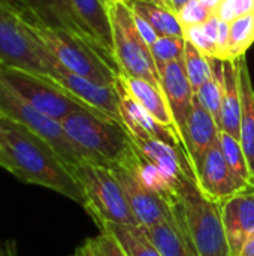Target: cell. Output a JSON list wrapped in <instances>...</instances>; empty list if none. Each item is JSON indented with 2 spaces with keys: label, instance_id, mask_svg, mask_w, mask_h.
<instances>
[{
  "label": "cell",
  "instance_id": "16",
  "mask_svg": "<svg viewBox=\"0 0 254 256\" xmlns=\"http://www.w3.org/2000/svg\"><path fill=\"white\" fill-rule=\"evenodd\" d=\"M159 74H160L162 88L169 102L180 138L183 141L187 118L190 116L193 98H195L193 88L190 86V81H189V76L186 72L184 58L165 64L159 70Z\"/></svg>",
  "mask_w": 254,
  "mask_h": 256
},
{
  "label": "cell",
  "instance_id": "30",
  "mask_svg": "<svg viewBox=\"0 0 254 256\" xmlns=\"http://www.w3.org/2000/svg\"><path fill=\"white\" fill-rule=\"evenodd\" d=\"M151 54L160 70L165 64L183 60L186 51V39L184 38H172V36H159L157 40L150 45Z\"/></svg>",
  "mask_w": 254,
  "mask_h": 256
},
{
  "label": "cell",
  "instance_id": "1",
  "mask_svg": "<svg viewBox=\"0 0 254 256\" xmlns=\"http://www.w3.org/2000/svg\"><path fill=\"white\" fill-rule=\"evenodd\" d=\"M0 166L22 183L51 189L84 207L82 189L63 159L36 134L0 114Z\"/></svg>",
  "mask_w": 254,
  "mask_h": 256
},
{
  "label": "cell",
  "instance_id": "15",
  "mask_svg": "<svg viewBox=\"0 0 254 256\" xmlns=\"http://www.w3.org/2000/svg\"><path fill=\"white\" fill-rule=\"evenodd\" d=\"M130 136L138 152L166 177L175 182L195 180V172L184 147H174L151 136H136L132 134Z\"/></svg>",
  "mask_w": 254,
  "mask_h": 256
},
{
  "label": "cell",
  "instance_id": "34",
  "mask_svg": "<svg viewBox=\"0 0 254 256\" xmlns=\"http://www.w3.org/2000/svg\"><path fill=\"white\" fill-rule=\"evenodd\" d=\"M94 242L103 256H127L117 243V240L108 232H100L97 237H94Z\"/></svg>",
  "mask_w": 254,
  "mask_h": 256
},
{
  "label": "cell",
  "instance_id": "32",
  "mask_svg": "<svg viewBox=\"0 0 254 256\" xmlns=\"http://www.w3.org/2000/svg\"><path fill=\"white\" fill-rule=\"evenodd\" d=\"M183 38L187 42L193 44L205 56H208L211 58H216V45L207 36L204 24H195V26L183 27Z\"/></svg>",
  "mask_w": 254,
  "mask_h": 256
},
{
  "label": "cell",
  "instance_id": "12",
  "mask_svg": "<svg viewBox=\"0 0 254 256\" xmlns=\"http://www.w3.org/2000/svg\"><path fill=\"white\" fill-rule=\"evenodd\" d=\"M112 171L121 184L127 202L141 226H154L174 219L171 201L138 182L127 171L120 168H114Z\"/></svg>",
  "mask_w": 254,
  "mask_h": 256
},
{
  "label": "cell",
  "instance_id": "33",
  "mask_svg": "<svg viewBox=\"0 0 254 256\" xmlns=\"http://www.w3.org/2000/svg\"><path fill=\"white\" fill-rule=\"evenodd\" d=\"M252 12H254V0H223L216 10V15L226 22H232Z\"/></svg>",
  "mask_w": 254,
  "mask_h": 256
},
{
  "label": "cell",
  "instance_id": "4",
  "mask_svg": "<svg viewBox=\"0 0 254 256\" xmlns=\"http://www.w3.org/2000/svg\"><path fill=\"white\" fill-rule=\"evenodd\" d=\"M70 171L82 189L84 208L97 228L108 224L139 225L111 168L84 162L70 166Z\"/></svg>",
  "mask_w": 254,
  "mask_h": 256
},
{
  "label": "cell",
  "instance_id": "29",
  "mask_svg": "<svg viewBox=\"0 0 254 256\" xmlns=\"http://www.w3.org/2000/svg\"><path fill=\"white\" fill-rule=\"evenodd\" d=\"M219 141L222 146V152L223 156L228 162V165L231 166V170L237 174V177H240L243 182H246L247 184H250L252 188H254V178L247 158L244 154V150L241 147L240 140L234 138L232 135L220 130L219 132Z\"/></svg>",
  "mask_w": 254,
  "mask_h": 256
},
{
  "label": "cell",
  "instance_id": "11",
  "mask_svg": "<svg viewBox=\"0 0 254 256\" xmlns=\"http://www.w3.org/2000/svg\"><path fill=\"white\" fill-rule=\"evenodd\" d=\"M195 182L199 190L213 202L222 204L240 192L252 189L228 165L220 141L217 140L201 158L192 160Z\"/></svg>",
  "mask_w": 254,
  "mask_h": 256
},
{
  "label": "cell",
  "instance_id": "10",
  "mask_svg": "<svg viewBox=\"0 0 254 256\" xmlns=\"http://www.w3.org/2000/svg\"><path fill=\"white\" fill-rule=\"evenodd\" d=\"M70 96H73L76 100L82 102L97 114L115 120L121 123L120 117V98L117 86H102L91 80H87L84 76H79L70 70H67L63 64L55 62V64L49 69L46 74H37Z\"/></svg>",
  "mask_w": 254,
  "mask_h": 256
},
{
  "label": "cell",
  "instance_id": "37",
  "mask_svg": "<svg viewBox=\"0 0 254 256\" xmlns=\"http://www.w3.org/2000/svg\"><path fill=\"white\" fill-rule=\"evenodd\" d=\"M0 3H3L7 8L16 10L22 18H28L30 16V4H28V0H0Z\"/></svg>",
  "mask_w": 254,
  "mask_h": 256
},
{
  "label": "cell",
  "instance_id": "26",
  "mask_svg": "<svg viewBox=\"0 0 254 256\" xmlns=\"http://www.w3.org/2000/svg\"><path fill=\"white\" fill-rule=\"evenodd\" d=\"M213 74L210 80L201 87L198 92V99L201 104L210 111L214 117L216 123L220 129V117H222V102H223V62L217 58H211Z\"/></svg>",
  "mask_w": 254,
  "mask_h": 256
},
{
  "label": "cell",
  "instance_id": "23",
  "mask_svg": "<svg viewBox=\"0 0 254 256\" xmlns=\"http://www.w3.org/2000/svg\"><path fill=\"white\" fill-rule=\"evenodd\" d=\"M241 112L243 108H241L237 60H228L223 62V102H222L220 130L240 140Z\"/></svg>",
  "mask_w": 254,
  "mask_h": 256
},
{
  "label": "cell",
  "instance_id": "40",
  "mask_svg": "<svg viewBox=\"0 0 254 256\" xmlns=\"http://www.w3.org/2000/svg\"><path fill=\"white\" fill-rule=\"evenodd\" d=\"M199 2H201L205 8H208L211 12H214V14H216V10L219 9V6L222 4V2H223V0H199Z\"/></svg>",
  "mask_w": 254,
  "mask_h": 256
},
{
  "label": "cell",
  "instance_id": "6",
  "mask_svg": "<svg viewBox=\"0 0 254 256\" xmlns=\"http://www.w3.org/2000/svg\"><path fill=\"white\" fill-rule=\"evenodd\" d=\"M67 135L82 148L94 154L105 166L117 168L133 153V141L123 123L76 111L61 120Z\"/></svg>",
  "mask_w": 254,
  "mask_h": 256
},
{
  "label": "cell",
  "instance_id": "9",
  "mask_svg": "<svg viewBox=\"0 0 254 256\" xmlns=\"http://www.w3.org/2000/svg\"><path fill=\"white\" fill-rule=\"evenodd\" d=\"M0 75L18 96H21L33 108L54 120L61 122L76 111H90L93 114H97L96 111L76 100L73 96L37 74L0 66Z\"/></svg>",
  "mask_w": 254,
  "mask_h": 256
},
{
  "label": "cell",
  "instance_id": "43",
  "mask_svg": "<svg viewBox=\"0 0 254 256\" xmlns=\"http://www.w3.org/2000/svg\"><path fill=\"white\" fill-rule=\"evenodd\" d=\"M100 2H102L103 4H108V2H109V0H100Z\"/></svg>",
  "mask_w": 254,
  "mask_h": 256
},
{
  "label": "cell",
  "instance_id": "18",
  "mask_svg": "<svg viewBox=\"0 0 254 256\" xmlns=\"http://www.w3.org/2000/svg\"><path fill=\"white\" fill-rule=\"evenodd\" d=\"M219 132L220 129L214 117L201 104L198 96H195L183 135V144L187 150L190 164L192 160L201 158L219 140Z\"/></svg>",
  "mask_w": 254,
  "mask_h": 256
},
{
  "label": "cell",
  "instance_id": "5",
  "mask_svg": "<svg viewBox=\"0 0 254 256\" xmlns=\"http://www.w3.org/2000/svg\"><path fill=\"white\" fill-rule=\"evenodd\" d=\"M0 114L25 126L39 138H42L70 168L78 164L103 165L94 154L76 144L64 130L61 122L54 120L33 108L21 96H18L0 75ZM105 166V165H103Z\"/></svg>",
  "mask_w": 254,
  "mask_h": 256
},
{
  "label": "cell",
  "instance_id": "27",
  "mask_svg": "<svg viewBox=\"0 0 254 256\" xmlns=\"http://www.w3.org/2000/svg\"><path fill=\"white\" fill-rule=\"evenodd\" d=\"M254 44V12L229 22V60L246 56Z\"/></svg>",
  "mask_w": 254,
  "mask_h": 256
},
{
  "label": "cell",
  "instance_id": "22",
  "mask_svg": "<svg viewBox=\"0 0 254 256\" xmlns=\"http://www.w3.org/2000/svg\"><path fill=\"white\" fill-rule=\"evenodd\" d=\"M237 68H238V82H240L241 108H243L240 142L254 178V87L246 56L237 58Z\"/></svg>",
  "mask_w": 254,
  "mask_h": 256
},
{
  "label": "cell",
  "instance_id": "28",
  "mask_svg": "<svg viewBox=\"0 0 254 256\" xmlns=\"http://www.w3.org/2000/svg\"><path fill=\"white\" fill-rule=\"evenodd\" d=\"M184 64H186V72H187L190 86L193 88V93L198 94L201 87L210 80V76L213 74L211 57L205 56L193 44L186 40Z\"/></svg>",
  "mask_w": 254,
  "mask_h": 256
},
{
  "label": "cell",
  "instance_id": "19",
  "mask_svg": "<svg viewBox=\"0 0 254 256\" xmlns=\"http://www.w3.org/2000/svg\"><path fill=\"white\" fill-rule=\"evenodd\" d=\"M70 3L76 16L96 40L102 52L117 66L112 54V27L106 4L100 0H70Z\"/></svg>",
  "mask_w": 254,
  "mask_h": 256
},
{
  "label": "cell",
  "instance_id": "21",
  "mask_svg": "<svg viewBox=\"0 0 254 256\" xmlns=\"http://www.w3.org/2000/svg\"><path fill=\"white\" fill-rule=\"evenodd\" d=\"M117 80L159 123H162L168 128H172L178 132L169 102H168L162 87H156L154 84H151L145 80L127 76L123 74H118Z\"/></svg>",
  "mask_w": 254,
  "mask_h": 256
},
{
  "label": "cell",
  "instance_id": "20",
  "mask_svg": "<svg viewBox=\"0 0 254 256\" xmlns=\"http://www.w3.org/2000/svg\"><path fill=\"white\" fill-rule=\"evenodd\" d=\"M142 230L162 256H199L175 210L172 220L154 226H142Z\"/></svg>",
  "mask_w": 254,
  "mask_h": 256
},
{
  "label": "cell",
  "instance_id": "41",
  "mask_svg": "<svg viewBox=\"0 0 254 256\" xmlns=\"http://www.w3.org/2000/svg\"><path fill=\"white\" fill-rule=\"evenodd\" d=\"M169 2H171V4H172V9H174V12L177 14V12H178V10H180V9H181V8L186 4L189 0H169Z\"/></svg>",
  "mask_w": 254,
  "mask_h": 256
},
{
  "label": "cell",
  "instance_id": "39",
  "mask_svg": "<svg viewBox=\"0 0 254 256\" xmlns=\"http://www.w3.org/2000/svg\"><path fill=\"white\" fill-rule=\"evenodd\" d=\"M240 256H254V232L249 237V240L246 242V244H244Z\"/></svg>",
  "mask_w": 254,
  "mask_h": 256
},
{
  "label": "cell",
  "instance_id": "8",
  "mask_svg": "<svg viewBox=\"0 0 254 256\" xmlns=\"http://www.w3.org/2000/svg\"><path fill=\"white\" fill-rule=\"evenodd\" d=\"M57 58L34 38L22 16L0 3V66L46 74Z\"/></svg>",
  "mask_w": 254,
  "mask_h": 256
},
{
  "label": "cell",
  "instance_id": "25",
  "mask_svg": "<svg viewBox=\"0 0 254 256\" xmlns=\"http://www.w3.org/2000/svg\"><path fill=\"white\" fill-rule=\"evenodd\" d=\"M132 10L145 18L159 36L183 38V27L174 10L160 6L153 0H127Z\"/></svg>",
  "mask_w": 254,
  "mask_h": 256
},
{
  "label": "cell",
  "instance_id": "7",
  "mask_svg": "<svg viewBox=\"0 0 254 256\" xmlns=\"http://www.w3.org/2000/svg\"><path fill=\"white\" fill-rule=\"evenodd\" d=\"M106 8L112 27V54L120 74L162 87L157 64L148 44L136 28L133 10L127 0H109Z\"/></svg>",
  "mask_w": 254,
  "mask_h": 256
},
{
  "label": "cell",
  "instance_id": "44",
  "mask_svg": "<svg viewBox=\"0 0 254 256\" xmlns=\"http://www.w3.org/2000/svg\"><path fill=\"white\" fill-rule=\"evenodd\" d=\"M72 256H73V255H72Z\"/></svg>",
  "mask_w": 254,
  "mask_h": 256
},
{
  "label": "cell",
  "instance_id": "31",
  "mask_svg": "<svg viewBox=\"0 0 254 256\" xmlns=\"http://www.w3.org/2000/svg\"><path fill=\"white\" fill-rule=\"evenodd\" d=\"M214 12H211L208 8H205L199 0H189L178 12V21L181 27L186 26H195V24H204Z\"/></svg>",
  "mask_w": 254,
  "mask_h": 256
},
{
  "label": "cell",
  "instance_id": "14",
  "mask_svg": "<svg viewBox=\"0 0 254 256\" xmlns=\"http://www.w3.org/2000/svg\"><path fill=\"white\" fill-rule=\"evenodd\" d=\"M231 256H240L254 232V188L237 194L220 204Z\"/></svg>",
  "mask_w": 254,
  "mask_h": 256
},
{
  "label": "cell",
  "instance_id": "36",
  "mask_svg": "<svg viewBox=\"0 0 254 256\" xmlns=\"http://www.w3.org/2000/svg\"><path fill=\"white\" fill-rule=\"evenodd\" d=\"M73 256H103V255H102V252L99 250V248H97V244H96L94 238H88V240H85V242L82 243V246H79V248L75 250Z\"/></svg>",
  "mask_w": 254,
  "mask_h": 256
},
{
  "label": "cell",
  "instance_id": "3",
  "mask_svg": "<svg viewBox=\"0 0 254 256\" xmlns=\"http://www.w3.org/2000/svg\"><path fill=\"white\" fill-rule=\"evenodd\" d=\"M24 22L67 70L102 86H114L117 82L120 70L88 42L64 28L49 27L34 20H24Z\"/></svg>",
  "mask_w": 254,
  "mask_h": 256
},
{
  "label": "cell",
  "instance_id": "38",
  "mask_svg": "<svg viewBox=\"0 0 254 256\" xmlns=\"http://www.w3.org/2000/svg\"><path fill=\"white\" fill-rule=\"evenodd\" d=\"M0 256H19L16 243L13 240H0Z\"/></svg>",
  "mask_w": 254,
  "mask_h": 256
},
{
  "label": "cell",
  "instance_id": "24",
  "mask_svg": "<svg viewBox=\"0 0 254 256\" xmlns=\"http://www.w3.org/2000/svg\"><path fill=\"white\" fill-rule=\"evenodd\" d=\"M99 230L100 232L111 234L127 256H162L159 249L147 237L141 225L108 224Z\"/></svg>",
  "mask_w": 254,
  "mask_h": 256
},
{
  "label": "cell",
  "instance_id": "42",
  "mask_svg": "<svg viewBox=\"0 0 254 256\" xmlns=\"http://www.w3.org/2000/svg\"><path fill=\"white\" fill-rule=\"evenodd\" d=\"M153 2L159 3V4H160V6H163V8H168V9L174 10V9H172V4H171V2H169V0H153Z\"/></svg>",
  "mask_w": 254,
  "mask_h": 256
},
{
  "label": "cell",
  "instance_id": "17",
  "mask_svg": "<svg viewBox=\"0 0 254 256\" xmlns=\"http://www.w3.org/2000/svg\"><path fill=\"white\" fill-rule=\"evenodd\" d=\"M28 4H30V16L24 18V20H34V21L42 22V24L49 26V27L64 28V30L70 32L72 34L81 38L82 40L88 42L100 54H103L102 50L99 48V45L96 44V40L91 38V34L87 32V28L82 26V22L76 16L70 0H28Z\"/></svg>",
  "mask_w": 254,
  "mask_h": 256
},
{
  "label": "cell",
  "instance_id": "13",
  "mask_svg": "<svg viewBox=\"0 0 254 256\" xmlns=\"http://www.w3.org/2000/svg\"><path fill=\"white\" fill-rule=\"evenodd\" d=\"M120 98V117L121 123L129 134L136 136H151L159 141H163L174 147H184L178 132L172 128H168L159 123L117 80L115 82ZM186 148V147H184ZM187 152V150H186Z\"/></svg>",
  "mask_w": 254,
  "mask_h": 256
},
{
  "label": "cell",
  "instance_id": "2",
  "mask_svg": "<svg viewBox=\"0 0 254 256\" xmlns=\"http://www.w3.org/2000/svg\"><path fill=\"white\" fill-rule=\"evenodd\" d=\"M171 204L199 256H231L220 204L205 198L195 180H184Z\"/></svg>",
  "mask_w": 254,
  "mask_h": 256
},
{
  "label": "cell",
  "instance_id": "35",
  "mask_svg": "<svg viewBox=\"0 0 254 256\" xmlns=\"http://www.w3.org/2000/svg\"><path fill=\"white\" fill-rule=\"evenodd\" d=\"M133 20H135V24H136V28H138L139 34L144 38V40L148 44V46L153 45L157 40V38H159V33L154 30V27L145 18L138 15L136 12H133Z\"/></svg>",
  "mask_w": 254,
  "mask_h": 256
}]
</instances>
